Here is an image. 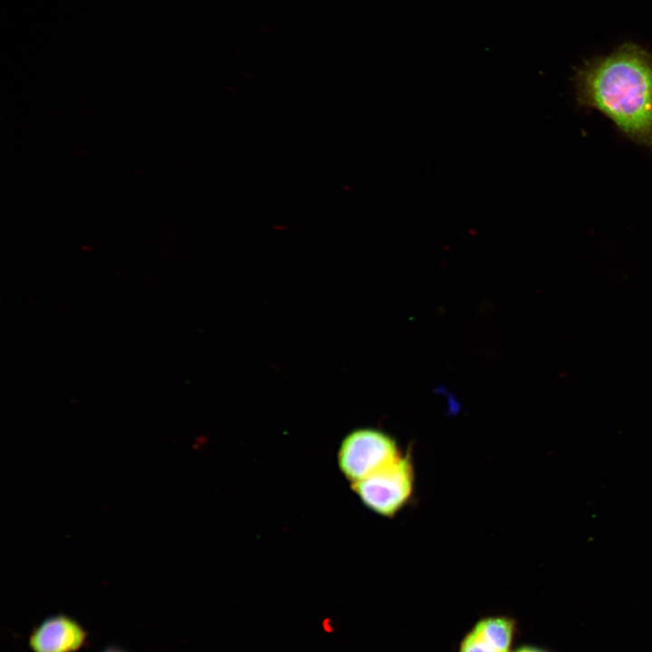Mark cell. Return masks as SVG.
Listing matches in <instances>:
<instances>
[{"mask_svg": "<svg viewBox=\"0 0 652 652\" xmlns=\"http://www.w3.org/2000/svg\"><path fill=\"white\" fill-rule=\"evenodd\" d=\"M415 481L412 455L408 452L351 484L366 507L379 515L392 518L411 500Z\"/></svg>", "mask_w": 652, "mask_h": 652, "instance_id": "2", "label": "cell"}, {"mask_svg": "<svg viewBox=\"0 0 652 652\" xmlns=\"http://www.w3.org/2000/svg\"><path fill=\"white\" fill-rule=\"evenodd\" d=\"M519 622L508 614L477 618L458 642L456 652H513Z\"/></svg>", "mask_w": 652, "mask_h": 652, "instance_id": "4", "label": "cell"}, {"mask_svg": "<svg viewBox=\"0 0 652 652\" xmlns=\"http://www.w3.org/2000/svg\"><path fill=\"white\" fill-rule=\"evenodd\" d=\"M102 652H127L123 648L117 646H109L102 650Z\"/></svg>", "mask_w": 652, "mask_h": 652, "instance_id": "7", "label": "cell"}, {"mask_svg": "<svg viewBox=\"0 0 652 652\" xmlns=\"http://www.w3.org/2000/svg\"><path fill=\"white\" fill-rule=\"evenodd\" d=\"M401 454L396 439L373 427L354 429L341 441L338 464L351 484L361 480Z\"/></svg>", "mask_w": 652, "mask_h": 652, "instance_id": "3", "label": "cell"}, {"mask_svg": "<svg viewBox=\"0 0 652 652\" xmlns=\"http://www.w3.org/2000/svg\"><path fill=\"white\" fill-rule=\"evenodd\" d=\"M577 103L599 111L628 140L652 151V53L626 42L587 60L573 77Z\"/></svg>", "mask_w": 652, "mask_h": 652, "instance_id": "1", "label": "cell"}, {"mask_svg": "<svg viewBox=\"0 0 652 652\" xmlns=\"http://www.w3.org/2000/svg\"><path fill=\"white\" fill-rule=\"evenodd\" d=\"M87 632L75 618L56 614L45 618L29 635L34 652H74L82 647Z\"/></svg>", "mask_w": 652, "mask_h": 652, "instance_id": "5", "label": "cell"}, {"mask_svg": "<svg viewBox=\"0 0 652 652\" xmlns=\"http://www.w3.org/2000/svg\"><path fill=\"white\" fill-rule=\"evenodd\" d=\"M513 652H552L551 650L533 644H521L514 647Z\"/></svg>", "mask_w": 652, "mask_h": 652, "instance_id": "6", "label": "cell"}]
</instances>
